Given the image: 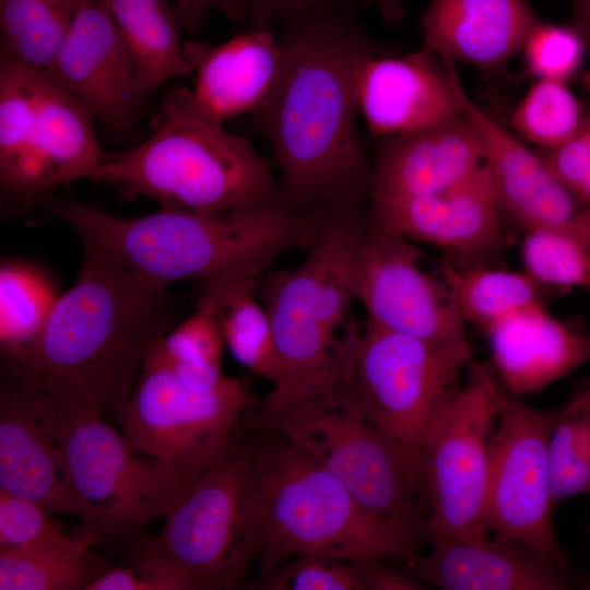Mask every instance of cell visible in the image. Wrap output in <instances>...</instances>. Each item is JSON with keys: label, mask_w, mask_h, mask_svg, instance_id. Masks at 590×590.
Here are the masks:
<instances>
[{"label": "cell", "mask_w": 590, "mask_h": 590, "mask_svg": "<svg viewBox=\"0 0 590 590\" xmlns=\"http://www.w3.org/2000/svg\"><path fill=\"white\" fill-rule=\"evenodd\" d=\"M453 62L424 47L405 56L373 54L356 75L358 108L371 137L422 131L462 114Z\"/></svg>", "instance_id": "obj_18"}, {"label": "cell", "mask_w": 590, "mask_h": 590, "mask_svg": "<svg viewBox=\"0 0 590 590\" xmlns=\"http://www.w3.org/2000/svg\"><path fill=\"white\" fill-rule=\"evenodd\" d=\"M484 163L481 139L464 111L429 129L378 138L368 203L441 192Z\"/></svg>", "instance_id": "obj_21"}, {"label": "cell", "mask_w": 590, "mask_h": 590, "mask_svg": "<svg viewBox=\"0 0 590 590\" xmlns=\"http://www.w3.org/2000/svg\"><path fill=\"white\" fill-rule=\"evenodd\" d=\"M338 387L389 437L420 459L427 432L461 389L471 350L434 344L354 319L343 330Z\"/></svg>", "instance_id": "obj_10"}, {"label": "cell", "mask_w": 590, "mask_h": 590, "mask_svg": "<svg viewBox=\"0 0 590 590\" xmlns=\"http://www.w3.org/2000/svg\"><path fill=\"white\" fill-rule=\"evenodd\" d=\"M182 47L194 74L193 90L182 87L184 108L211 125L259 110L284 68V48L272 30L251 28L216 46L187 40Z\"/></svg>", "instance_id": "obj_19"}, {"label": "cell", "mask_w": 590, "mask_h": 590, "mask_svg": "<svg viewBox=\"0 0 590 590\" xmlns=\"http://www.w3.org/2000/svg\"><path fill=\"white\" fill-rule=\"evenodd\" d=\"M105 569L84 542L58 550L0 551V590H85Z\"/></svg>", "instance_id": "obj_35"}, {"label": "cell", "mask_w": 590, "mask_h": 590, "mask_svg": "<svg viewBox=\"0 0 590 590\" xmlns=\"http://www.w3.org/2000/svg\"><path fill=\"white\" fill-rule=\"evenodd\" d=\"M285 61L270 99L253 113L280 169L286 201L323 214L366 210L373 168L357 134L356 75L382 52L353 11L282 27Z\"/></svg>", "instance_id": "obj_1"}, {"label": "cell", "mask_w": 590, "mask_h": 590, "mask_svg": "<svg viewBox=\"0 0 590 590\" xmlns=\"http://www.w3.org/2000/svg\"><path fill=\"white\" fill-rule=\"evenodd\" d=\"M80 543L61 531L39 504L0 489V551H47Z\"/></svg>", "instance_id": "obj_37"}, {"label": "cell", "mask_w": 590, "mask_h": 590, "mask_svg": "<svg viewBox=\"0 0 590 590\" xmlns=\"http://www.w3.org/2000/svg\"><path fill=\"white\" fill-rule=\"evenodd\" d=\"M85 590H197L193 581L177 568L154 559H135L107 568Z\"/></svg>", "instance_id": "obj_40"}, {"label": "cell", "mask_w": 590, "mask_h": 590, "mask_svg": "<svg viewBox=\"0 0 590 590\" xmlns=\"http://www.w3.org/2000/svg\"><path fill=\"white\" fill-rule=\"evenodd\" d=\"M269 430V438L248 437L260 487V576L302 554L408 564L417 557L421 535L374 517L305 449Z\"/></svg>", "instance_id": "obj_5"}, {"label": "cell", "mask_w": 590, "mask_h": 590, "mask_svg": "<svg viewBox=\"0 0 590 590\" xmlns=\"http://www.w3.org/2000/svg\"><path fill=\"white\" fill-rule=\"evenodd\" d=\"M59 297L54 280L39 267L22 260L1 262V357L31 354Z\"/></svg>", "instance_id": "obj_31"}, {"label": "cell", "mask_w": 590, "mask_h": 590, "mask_svg": "<svg viewBox=\"0 0 590 590\" xmlns=\"http://www.w3.org/2000/svg\"><path fill=\"white\" fill-rule=\"evenodd\" d=\"M440 271L465 323L483 331L517 310L546 305L551 297L566 293L545 285L526 270L456 266L442 260Z\"/></svg>", "instance_id": "obj_29"}, {"label": "cell", "mask_w": 590, "mask_h": 590, "mask_svg": "<svg viewBox=\"0 0 590 590\" xmlns=\"http://www.w3.org/2000/svg\"><path fill=\"white\" fill-rule=\"evenodd\" d=\"M573 26L582 35L590 50V0H573Z\"/></svg>", "instance_id": "obj_44"}, {"label": "cell", "mask_w": 590, "mask_h": 590, "mask_svg": "<svg viewBox=\"0 0 590 590\" xmlns=\"http://www.w3.org/2000/svg\"><path fill=\"white\" fill-rule=\"evenodd\" d=\"M93 116L45 71L0 72V204L22 214L58 187L94 178L106 152Z\"/></svg>", "instance_id": "obj_7"}, {"label": "cell", "mask_w": 590, "mask_h": 590, "mask_svg": "<svg viewBox=\"0 0 590 590\" xmlns=\"http://www.w3.org/2000/svg\"><path fill=\"white\" fill-rule=\"evenodd\" d=\"M524 62L538 80L566 83L580 68L587 44L571 26L539 21L522 46Z\"/></svg>", "instance_id": "obj_39"}, {"label": "cell", "mask_w": 590, "mask_h": 590, "mask_svg": "<svg viewBox=\"0 0 590 590\" xmlns=\"http://www.w3.org/2000/svg\"><path fill=\"white\" fill-rule=\"evenodd\" d=\"M582 82L585 86L590 91V71L583 75Z\"/></svg>", "instance_id": "obj_47"}, {"label": "cell", "mask_w": 590, "mask_h": 590, "mask_svg": "<svg viewBox=\"0 0 590 590\" xmlns=\"http://www.w3.org/2000/svg\"><path fill=\"white\" fill-rule=\"evenodd\" d=\"M583 113L566 83L538 80L512 114V123L528 141L551 150L579 128Z\"/></svg>", "instance_id": "obj_36"}, {"label": "cell", "mask_w": 590, "mask_h": 590, "mask_svg": "<svg viewBox=\"0 0 590 590\" xmlns=\"http://www.w3.org/2000/svg\"><path fill=\"white\" fill-rule=\"evenodd\" d=\"M256 281L240 279L200 291L198 300L215 312L225 345L234 358L271 384L272 391L260 403L255 417L262 420L286 405L291 385L275 345L268 312L257 299Z\"/></svg>", "instance_id": "obj_26"}, {"label": "cell", "mask_w": 590, "mask_h": 590, "mask_svg": "<svg viewBox=\"0 0 590 590\" xmlns=\"http://www.w3.org/2000/svg\"><path fill=\"white\" fill-rule=\"evenodd\" d=\"M48 386L57 404L63 470L80 508L72 536L87 545L134 538L165 517L186 487L182 480L135 451L101 414Z\"/></svg>", "instance_id": "obj_9"}, {"label": "cell", "mask_w": 590, "mask_h": 590, "mask_svg": "<svg viewBox=\"0 0 590 590\" xmlns=\"http://www.w3.org/2000/svg\"><path fill=\"white\" fill-rule=\"evenodd\" d=\"M114 135L138 128L141 99L131 55L101 0H85L47 71Z\"/></svg>", "instance_id": "obj_17"}, {"label": "cell", "mask_w": 590, "mask_h": 590, "mask_svg": "<svg viewBox=\"0 0 590 590\" xmlns=\"http://www.w3.org/2000/svg\"><path fill=\"white\" fill-rule=\"evenodd\" d=\"M259 590H363L353 562L323 554H302L251 583Z\"/></svg>", "instance_id": "obj_38"}, {"label": "cell", "mask_w": 590, "mask_h": 590, "mask_svg": "<svg viewBox=\"0 0 590 590\" xmlns=\"http://www.w3.org/2000/svg\"><path fill=\"white\" fill-rule=\"evenodd\" d=\"M538 22L528 0H430L423 47L444 61L494 71L522 49Z\"/></svg>", "instance_id": "obj_25"}, {"label": "cell", "mask_w": 590, "mask_h": 590, "mask_svg": "<svg viewBox=\"0 0 590 590\" xmlns=\"http://www.w3.org/2000/svg\"><path fill=\"white\" fill-rule=\"evenodd\" d=\"M253 423L305 449L374 517L426 536L427 497L420 459L369 421L339 388Z\"/></svg>", "instance_id": "obj_8"}, {"label": "cell", "mask_w": 590, "mask_h": 590, "mask_svg": "<svg viewBox=\"0 0 590 590\" xmlns=\"http://www.w3.org/2000/svg\"><path fill=\"white\" fill-rule=\"evenodd\" d=\"M257 403L244 379L225 376L212 389L193 390L165 367L144 364L117 417L135 451L172 469L187 486L233 448Z\"/></svg>", "instance_id": "obj_11"}, {"label": "cell", "mask_w": 590, "mask_h": 590, "mask_svg": "<svg viewBox=\"0 0 590 590\" xmlns=\"http://www.w3.org/2000/svg\"><path fill=\"white\" fill-rule=\"evenodd\" d=\"M101 1L131 55L138 93L144 103L167 81L193 75L173 4L167 0Z\"/></svg>", "instance_id": "obj_27"}, {"label": "cell", "mask_w": 590, "mask_h": 590, "mask_svg": "<svg viewBox=\"0 0 590 590\" xmlns=\"http://www.w3.org/2000/svg\"><path fill=\"white\" fill-rule=\"evenodd\" d=\"M363 590H422L425 587L404 570L389 568L380 559L353 560Z\"/></svg>", "instance_id": "obj_43"}, {"label": "cell", "mask_w": 590, "mask_h": 590, "mask_svg": "<svg viewBox=\"0 0 590 590\" xmlns=\"http://www.w3.org/2000/svg\"><path fill=\"white\" fill-rule=\"evenodd\" d=\"M240 427L233 448L181 491L160 533L134 541L131 560L172 565L197 590L244 586L263 535L257 463Z\"/></svg>", "instance_id": "obj_6"}, {"label": "cell", "mask_w": 590, "mask_h": 590, "mask_svg": "<svg viewBox=\"0 0 590 590\" xmlns=\"http://www.w3.org/2000/svg\"><path fill=\"white\" fill-rule=\"evenodd\" d=\"M484 332L495 375L517 397L535 393L590 363V328L556 318L545 304L517 310Z\"/></svg>", "instance_id": "obj_24"}, {"label": "cell", "mask_w": 590, "mask_h": 590, "mask_svg": "<svg viewBox=\"0 0 590 590\" xmlns=\"http://www.w3.org/2000/svg\"><path fill=\"white\" fill-rule=\"evenodd\" d=\"M251 28L272 30L316 15L353 11L354 0H248Z\"/></svg>", "instance_id": "obj_41"}, {"label": "cell", "mask_w": 590, "mask_h": 590, "mask_svg": "<svg viewBox=\"0 0 590 590\" xmlns=\"http://www.w3.org/2000/svg\"><path fill=\"white\" fill-rule=\"evenodd\" d=\"M224 346L215 312L197 300L196 311L155 342L144 364L165 367L190 389L209 390L225 377L221 367Z\"/></svg>", "instance_id": "obj_32"}, {"label": "cell", "mask_w": 590, "mask_h": 590, "mask_svg": "<svg viewBox=\"0 0 590 590\" xmlns=\"http://www.w3.org/2000/svg\"><path fill=\"white\" fill-rule=\"evenodd\" d=\"M0 489L80 517L62 465L55 394L25 359L1 357Z\"/></svg>", "instance_id": "obj_15"}, {"label": "cell", "mask_w": 590, "mask_h": 590, "mask_svg": "<svg viewBox=\"0 0 590 590\" xmlns=\"http://www.w3.org/2000/svg\"><path fill=\"white\" fill-rule=\"evenodd\" d=\"M364 3L375 5L384 20L390 24L402 21L403 8L400 0H364Z\"/></svg>", "instance_id": "obj_45"}, {"label": "cell", "mask_w": 590, "mask_h": 590, "mask_svg": "<svg viewBox=\"0 0 590 590\" xmlns=\"http://www.w3.org/2000/svg\"><path fill=\"white\" fill-rule=\"evenodd\" d=\"M40 205L148 278L168 286L193 281L200 291L258 279L282 253L308 248L327 216L288 202L221 213L162 206L127 219L52 193Z\"/></svg>", "instance_id": "obj_3"}, {"label": "cell", "mask_w": 590, "mask_h": 590, "mask_svg": "<svg viewBox=\"0 0 590 590\" xmlns=\"http://www.w3.org/2000/svg\"><path fill=\"white\" fill-rule=\"evenodd\" d=\"M261 278L256 281L257 294L268 312L291 385L288 401L282 410L332 393L342 375L343 343L323 324L304 268L300 264Z\"/></svg>", "instance_id": "obj_20"}, {"label": "cell", "mask_w": 590, "mask_h": 590, "mask_svg": "<svg viewBox=\"0 0 590 590\" xmlns=\"http://www.w3.org/2000/svg\"><path fill=\"white\" fill-rule=\"evenodd\" d=\"M582 588L586 589V590H590V576H589L588 580L583 583Z\"/></svg>", "instance_id": "obj_48"}, {"label": "cell", "mask_w": 590, "mask_h": 590, "mask_svg": "<svg viewBox=\"0 0 590 590\" xmlns=\"http://www.w3.org/2000/svg\"><path fill=\"white\" fill-rule=\"evenodd\" d=\"M498 397L500 411L491 442L486 506L492 536L523 544L573 571L552 521L548 444L559 406L531 408L499 380Z\"/></svg>", "instance_id": "obj_13"}, {"label": "cell", "mask_w": 590, "mask_h": 590, "mask_svg": "<svg viewBox=\"0 0 590 590\" xmlns=\"http://www.w3.org/2000/svg\"><path fill=\"white\" fill-rule=\"evenodd\" d=\"M85 0H0V58L47 72Z\"/></svg>", "instance_id": "obj_30"}, {"label": "cell", "mask_w": 590, "mask_h": 590, "mask_svg": "<svg viewBox=\"0 0 590 590\" xmlns=\"http://www.w3.org/2000/svg\"><path fill=\"white\" fill-rule=\"evenodd\" d=\"M421 250L396 233L365 226L353 270V294L366 321L434 344L471 350L465 321L440 279L420 266Z\"/></svg>", "instance_id": "obj_14"}, {"label": "cell", "mask_w": 590, "mask_h": 590, "mask_svg": "<svg viewBox=\"0 0 590 590\" xmlns=\"http://www.w3.org/2000/svg\"><path fill=\"white\" fill-rule=\"evenodd\" d=\"M93 180L164 208L221 213L287 202L269 161L247 138L189 115L182 86L168 91L157 126L141 144L107 153Z\"/></svg>", "instance_id": "obj_4"}, {"label": "cell", "mask_w": 590, "mask_h": 590, "mask_svg": "<svg viewBox=\"0 0 590 590\" xmlns=\"http://www.w3.org/2000/svg\"><path fill=\"white\" fill-rule=\"evenodd\" d=\"M430 551L404 570L425 586L441 590H567L571 571L515 541L434 539Z\"/></svg>", "instance_id": "obj_22"}, {"label": "cell", "mask_w": 590, "mask_h": 590, "mask_svg": "<svg viewBox=\"0 0 590 590\" xmlns=\"http://www.w3.org/2000/svg\"><path fill=\"white\" fill-rule=\"evenodd\" d=\"M182 34H196L208 12L216 10L236 24L248 19V0H172Z\"/></svg>", "instance_id": "obj_42"}, {"label": "cell", "mask_w": 590, "mask_h": 590, "mask_svg": "<svg viewBox=\"0 0 590 590\" xmlns=\"http://www.w3.org/2000/svg\"><path fill=\"white\" fill-rule=\"evenodd\" d=\"M577 196L586 205L590 206V160Z\"/></svg>", "instance_id": "obj_46"}, {"label": "cell", "mask_w": 590, "mask_h": 590, "mask_svg": "<svg viewBox=\"0 0 590 590\" xmlns=\"http://www.w3.org/2000/svg\"><path fill=\"white\" fill-rule=\"evenodd\" d=\"M548 459L554 504L590 492V377L559 405Z\"/></svg>", "instance_id": "obj_34"}, {"label": "cell", "mask_w": 590, "mask_h": 590, "mask_svg": "<svg viewBox=\"0 0 590 590\" xmlns=\"http://www.w3.org/2000/svg\"><path fill=\"white\" fill-rule=\"evenodd\" d=\"M366 226V210L328 214L302 263L326 328L337 335L353 319L355 255Z\"/></svg>", "instance_id": "obj_28"}, {"label": "cell", "mask_w": 590, "mask_h": 590, "mask_svg": "<svg viewBox=\"0 0 590 590\" xmlns=\"http://www.w3.org/2000/svg\"><path fill=\"white\" fill-rule=\"evenodd\" d=\"M468 370L465 385L435 417L420 451L428 541L492 535L486 506L491 442L500 411L498 379L473 358Z\"/></svg>", "instance_id": "obj_12"}, {"label": "cell", "mask_w": 590, "mask_h": 590, "mask_svg": "<svg viewBox=\"0 0 590 590\" xmlns=\"http://www.w3.org/2000/svg\"><path fill=\"white\" fill-rule=\"evenodd\" d=\"M458 92L481 139L507 221L524 234L565 223L588 206L550 172L541 156L477 107L461 83Z\"/></svg>", "instance_id": "obj_23"}, {"label": "cell", "mask_w": 590, "mask_h": 590, "mask_svg": "<svg viewBox=\"0 0 590 590\" xmlns=\"http://www.w3.org/2000/svg\"><path fill=\"white\" fill-rule=\"evenodd\" d=\"M366 225L442 248L456 266H491L508 243L506 217L484 165L441 192L369 202Z\"/></svg>", "instance_id": "obj_16"}, {"label": "cell", "mask_w": 590, "mask_h": 590, "mask_svg": "<svg viewBox=\"0 0 590 590\" xmlns=\"http://www.w3.org/2000/svg\"><path fill=\"white\" fill-rule=\"evenodd\" d=\"M521 257L524 270L545 285L590 294V206L559 225L526 232Z\"/></svg>", "instance_id": "obj_33"}, {"label": "cell", "mask_w": 590, "mask_h": 590, "mask_svg": "<svg viewBox=\"0 0 590 590\" xmlns=\"http://www.w3.org/2000/svg\"><path fill=\"white\" fill-rule=\"evenodd\" d=\"M81 271L60 295L27 361L51 387L103 417L128 400L155 342L170 328L168 285L80 235Z\"/></svg>", "instance_id": "obj_2"}]
</instances>
